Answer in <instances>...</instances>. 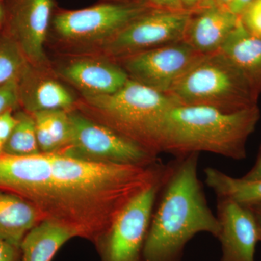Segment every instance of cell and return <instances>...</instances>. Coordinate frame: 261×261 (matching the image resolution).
Here are the masks:
<instances>
[{"label":"cell","mask_w":261,"mask_h":261,"mask_svg":"<svg viewBox=\"0 0 261 261\" xmlns=\"http://www.w3.org/2000/svg\"><path fill=\"white\" fill-rule=\"evenodd\" d=\"M163 165L96 162L63 152H3L0 190L23 197L43 219L71 226L98 245L125 206L157 179Z\"/></svg>","instance_id":"6da1fadb"},{"label":"cell","mask_w":261,"mask_h":261,"mask_svg":"<svg viewBox=\"0 0 261 261\" xmlns=\"http://www.w3.org/2000/svg\"><path fill=\"white\" fill-rule=\"evenodd\" d=\"M199 153L166 163L144 246L145 261H182L185 247L200 233L219 236L198 176Z\"/></svg>","instance_id":"7a4b0ae2"},{"label":"cell","mask_w":261,"mask_h":261,"mask_svg":"<svg viewBox=\"0 0 261 261\" xmlns=\"http://www.w3.org/2000/svg\"><path fill=\"white\" fill-rule=\"evenodd\" d=\"M260 118L258 106L225 113L205 106H173L161 129V152L175 158L210 152L226 159L247 158V142Z\"/></svg>","instance_id":"3957f363"},{"label":"cell","mask_w":261,"mask_h":261,"mask_svg":"<svg viewBox=\"0 0 261 261\" xmlns=\"http://www.w3.org/2000/svg\"><path fill=\"white\" fill-rule=\"evenodd\" d=\"M92 113L106 125L154 155L161 153V129L174 103L166 94L128 79L108 95L83 96Z\"/></svg>","instance_id":"277c9868"},{"label":"cell","mask_w":261,"mask_h":261,"mask_svg":"<svg viewBox=\"0 0 261 261\" xmlns=\"http://www.w3.org/2000/svg\"><path fill=\"white\" fill-rule=\"evenodd\" d=\"M175 106L234 113L257 106L259 96L220 51L202 55L166 94Z\"/></svg>","instance_id":"5b68a950"},{"label":"cell","mask_w":261,"mask_h":261,"mask_svg":"<svg viewBox=\"0 0 261 261\" xmlns=\"http://www.w3.org/2000/svg\"><path fill=\"white\" fill-rule=\"evenodd\" d=\"M152 8V5L140 0L105 1L82 9L58 12L53 15L50 27L63 42L75 46L100 47Z\"/></svg>","instance_id":"8992f818"},{"label":"cell","mask_w":261,"mask_h":261,"mask_svg":"<svg viewBox=\"0 0 261 261\" xmlns=\"http://www.w3.org/2000/svg\"><path fill=\"white\" fill-rule=\"evenodd\" d=\"M69 143L61 152L96 162L152 166L159 162L151 153L106 125L80 113L69 112Z\"/></svg>","instance_id":"52a82bcc"},{"label":"cell","mask_w":261,"mask_h":261,"mask_svg":"<svg viewBox=\"0 0 261 261\" xmlns=\"http://www.w3.org/2000/svg\"><path fill=\"white\" fill-rule=\"evenodd\" d=\"M193 12L152 8L101 45L103 56L114 61L183 41Z\"/></svg>","instance_id":"ba28073f"},{"label":"cell","mask_w":261,"mask_h":261,"mask_svg":"<svg viewBox=\"0 0 261 261\" xmlns=\"http://www.w3.org/2000/svg\"><path fill=\"white\" fill-rule=\"evenodd\" d=\"M166 167L165 164L157 179L125 206L98 244L102 261H145L144 246Z\"/></svg>","instance_id":"9c48e42d"},{"label":"cell","mask_w":261,"mask_h":261,"mask_svg":"<svg viewBox=\"0 0 261 261\" xmlns=\"http://www.w3.org/2000/svg\"><path fill=\"white\" fill-rule=\"evenodd\" d=\"M202 54L184 41L116 61L129 79L166 94Z\"/></svg>","instance_id":"30bf717a"},{"label":"cell","mask_w":261,"mask_h":261,"mask_svg":"<svg viewBox=\"0 0 261 261\" xmlns=\"http://www.w3.org/2000/svg\"><path fill=\"white\" fill-rule=\"evenodd\" d=\"M54 6L53 0H8L5 10L7 34L18 43L29 64L37 68H47L44 44Z\"/></svg>","instance_id":"8fae6325"},{"label":"cell","mask_w":261,"mask_h":261,"mask_svg":"<svg viewBox=\"0 0 261 261\" xmlns=\"http://www.w3.org/2000/svg\"><path fill=\"white\" fill-rule=\"evenodd\" d=\"M216 199L221 261H255L260 233L252 211L229 199Z\"/></svg>","instance_id":"7c38bea8"},{"label":"cell","mask_w":261,"mask_h":261,"mask_svg":"<svg viewBox=\"0 0 261 261\" xmlns=\"http://www.w3.org/2000/svg\"><path fill=\"white\" fill-rule=\"evenodd\" d=\"M60 75L74 86L82 96L115 93L129 77L114 60L102 57H84L72 60L61 67Z\"/></svg>","instance_id":"4fadbf2b"},{"label":"cell","mask_w":261,"mask_h":261,"mask_svg":"<svg viewBox=\"0 0 261 261\" xmlns=\"http://www.w3.org/2000/svg\"><path fill=\"white\" fill-rule=\"evenodd\" d=\"M240 20L222 7H204L193 12L183 41L200 54L219 51Z\"/></svg>","instance_id":"5bb4252c"},{"label":"cell","mask_w":261,"mask_h":261,"mask_svg":"<svg viewBox=\"0 0 261 261\" xmlns=\"http://www.w3.org/2000/svg\"><path fill=\"white\" fill-rule=\"evenodd\" d=\"M47 68L29 64L19 80L20 104L27 112L68 111L74 105L73 95L61 82L46 74Z\"/></svg>","instance_id":"9a60e30c"},{"label":"cell","mask_w":261,"mask_h":261,"mask_svg":"<svg viewBox=\"0 0 261 261\" xmlns=\"http://www.w3.org/2000/svg\"><path fill=\"white\" fill-rule=\"evenodd\" d=\"M247 79L257 96L261 93V37L248 32L241 20L219 50Z\"/></svg>","instance_id":"2e32d148"},{"label":"cell","mask_w":261,"mask_h":261,"mask_svg":"<svg viewBox=\"0 0 261 261\" xmlns=\"http://www.w3.org/2000/svg\"><path fill=\"white\" fill-rule=\"evenodd\" d=\"M75 238L81 237L74 228L54 220H42L20 244V261H51L60 249Z\"/></svg>","instance_id":"e0dca14e"},{"label":"cell","mask_w":261,"mask_h":261,"mask_svg":"<svg viewBox=\"0 0 261 261\" xmlns=\"http://www.w3.org/2000/svg\"><path fill=\"white\" fill-rule=\"evenodd\" d=\"M42 220L29 201L0 190V239L20 247L27 233Z\"/></svg>","instance_id":"ac0fdd59"},{"label":"cell","mask_w":261,"mask_h":261,"mask_svg":"<svg viewBox=\"0 0 261 261\" xmlns=\"http://www.w3.org/2000/svg\"><path fill=\"white\" fill-rule=\"evenodd\" d=\"M205 184L216 198H226L240 205L251 206L261 202V179L247 180L226 174L216 168L204 170Z\"/></svg>","instance_id":"d6986e66"},{"label":"cell","mask_w":261,"mask_h":261,"mask_svg":"<svg viewBox=\"0 0 261 261\" xmlns=\"http://www.w3.org/2000/svg\"><path fill=\"white\" fill-rule=\"evenodd\" d=\"M34 117L38 143L42 149L61 152L69 143V111L63 110L42 111Z\"/></svg>","instance_id":"ffe728a7"},{"label":"cell","mask_w":261,"mask_h":261,"mask_svg":"<svg viewBox=\"0 0 261 261\" xmlns=\"http://www.w3.org/2000/svg\"><path fill=\"white\" fill-rule=\"evenodd\" d=\"M17 123L3 145V152L11 155H30L40 152L36 134L35 121L32 114L19 112Z\"/></svg>","instance_id":"44dd1931"},{"label":"cell","mask_w":261,"mask_h":261,"mask_svg":"<svg viewBox=\"0 0 261 261\" xmlns=\"http://www.w3.org/2000/svg\"><path fill=\"white\" fill-rule=\"evenodd\" d=\"M29 63L18 44L8 34L0 37V85L19 80Z\"/></svg>","instance_id":"7402d4cb"},{"label":"cell","mask_w":261,"mask_h":261,"mask_svg":"<svg viewBox=\"0 0 261 261\" xmlns=\"http://www.w3.org/2000/svg\"><path fill=\"white\" fill-rule=\"evenodd\" d=\"M240 19L248 32L261 37V0H253L244 10Z\"/></svg>","instance_id":"603a6c76"},{"label":"cell","mask_w":261,"mask_h":261,"mask_svg":"<svg viewBox=\"0 0 261 261\" xmlns=\"http://www.w3.org/2000/svg\"><path fill=\"white\" fill-rule=\"evenodd\" d=\"M20 104L19 80L0 85V114L13 111Z\"/></svg>","instance_id":"cb8c5ba5"},{"label":"cell","mask_w":261,"mask_h":261,"mask_svg":"<svg viewBox=\"0 0 261 261\" xmlns=\"http://www.w3.org/2000/svg\"><path fill=\"white\" fill-rule=\"evenodd\" d=\"M17 118L12 111L0 114V142H6L16 124Z\"/></svg>","instance_id":"d4e9b609"},{"label":"cell","mask_w":261,"mask_h":261,"mask_svg":"<svg viewBox=\"0 0 261 261\" xmlns=\"http://www.w3.org/2000/svg\"><path fill=\"white\" fill-rule=\"evenodd\" d=\"M0 261H20V247L0 239Z\"/></svg>","instance_id":"484cf974"},{"label":"cell","mask_w":261,"mask_h":261,"mask_svg":"<svg viewBox=\"0 0 261 261\" xmlns=\"http://www.w3.org/2000/svg\"><path fill=\"white\" fill-rule=\"evenodd\" d=\"M160 9L182 10L184 9L180 0H140Z\"/></svg>","instance_id":"4316f807"},{"label":"cell","mask_w":261,"mask_h":261,"mask_svg":"<svg viewBox=\"0 0 261 261\" xmlns=\"http://www.w3.org/2000/svg\"><path fill=\"white\" fill-rule=\"evenodd\" d=\"M243 178L247 180L261 179V145L253 166L246 174L244 175Z\"/></svg>","instance_id":"83f0119b"},{"label":"cell","mask_w":261,"mask_h":261,"mask_svg":"<svg viewBox=\"0 0 261 261\" xmlns=\"http://www.w3.org/2000/svg\"><path fill=\"white\" fill-rule=\"evenodd\" d=\"M252 1L253 0H231L226 8L233 14L240 17Z\"/></svg>","instance_id":"f1b7e54d"},{"label":"cell","mask_w":261,"mask_h":261,"mask_svg":"<svg viewBox=\"0 0 261 261\" xmlns=\"http://www.w3.org/2000/svg\"><path fill=\"white\" fill-rule=\"evenodd\" d=\"M184 9L195 12L200 8L205 0H180Z\"/></svg>","instance_id":"f546056e"},{"label":"cell","mask_w":261,"mask_h":261,"mask_svg":"<svg viewBox=\"0 0 261 261\" xmlns=\"http://www.w3.org/2000/svg\"><path fill=\"white\" fill-rule=\"evenodd\" d=\"M246 207H248L250 211H252L255 221H256L259 231H260L261 242V202L260 203L256 204V205L246 206Z\"/></svg>","instance_id":"4dcf8cb0"},{"label":"cell","mask_w":261,"mask_h":261,"mask_svg":"<svg viewBox=\"0 0 261 261\" xmlns=\"http://www.w3.org/2000/svg\"><path fill=\"white\" fill-rule=\"evenodd\" d=\"M231 2V0H205V2H204L203 4L202 5V6L200 7V8H204V7L206 6H209V5L222 7V8H226ZM200 8H199V9H200Z\"/></svg>","instance_id":"1f68e13d"},{"label":"cell","mask_w":261,"mask_h":261,"mask_svg":"<svg viewBox=\"0 0 261 261\" xmlns=\"http://www.w3.org/2000/svg\"><path fill=\"white\" fill-rule=\"evenodd\" d=\"M5 10L3 8V4H2L1 1H0V23L3 21L4 19Z\"/></svg>","instance_id":"d6a6232c"},{"label":"cell","mask_w":261,"mask_h":261,"mask_svg":"<svg viewBox=\"0 0 261 261\" xmlns=\"http://www.w3.org/2000/svg\"><path fill=\"white\" fill-rule=\"evenodd\" d=\"M105 1L107 2H128V1H134V0H105Z\"/></svg>","instance_id":"836d02e7"},{"label":"cell","mask_w":261,"mask_h":261,"mask_svg":"<svg viewBox=\"0 0 261 261\" xmlns=\"http://www.w3.org/2000/svg\"><path fill=\"white\" fill-rule=\"evenodd\" d=\"M3 145L4 144L3 142H0V154L3 153Z\"/></svg>","instance_id":"e575fe53"}]
</instances>
